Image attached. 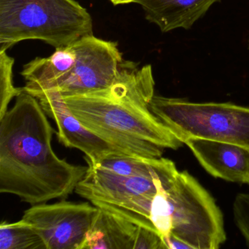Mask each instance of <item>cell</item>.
Here are the masks:
<instances>
[{
  "instance_id": "6da1fadb",
  "label": "cell",
  "mask_w": 249,
  "mask_h": 249,
  "mask_svg": "<svg viewBox=\"0 0 249 249\" xmlns=\"http://www.w3.org/2000/svg\"><path fill=\"white\" fill-rule=\"evenodd\" d=\"M0 119V192L31 205L65 199L88 166L60 159L52 146L54 130L34 96L22 91Z\"/></svg>"
},
{
  "instance_id": "7a4b0ae2",
  "label": "cell",
  "mask_w": 249,
  "mask_h": 249,
  "mask_svg": "<svg viewBox=\"0 0 249 249\" xmlns=\"http://www.w3.org/2000/svg\"><path fill=\"white\" fill-rule=\"evenodd\" d=\"M154 87L151 65H137L108 89L64 98L89 130L128 155L160 158L183 142L150 110Z\"/></svg>"
},
{
  "instance_id": "3957f363",
  "label": "cell",
  "mask_w": 249,
  "mask_h": 249,
  "mask_svg": "<svg viewBox=\"0 0 249 249\" xmlns=\"http://www.w3.org/2000/svg\"><path fill=\"white\" fill-rule=\"evenodd\" d=\"M150 219L162 237L173 236L192 249H217L227 240L221 209L187 171L156 194Z\"/></svg>"
},
{
  "instance_id": "277c9868",
  "label": "cell",
  "mask_w": 249,
  "mask_h": 249,
  "mask_svg": "<svg viewBox=\"0 0 249 249\" xmlns=\"http://www.w3.org/2000/svg\"><path fill=\"white\" fill-rule=\"evenodd\" d=\"M91 35L92 18L75 0H0V51L27 40L59 49Z\"/></svg>"
},
{
  "instance_id": "5b68a950",
  "label": "cell",
  "mask_w": 249,
  "mask_h": 249,
  "mask_svg": "<svg viewBox=\"0 0 249 249\" xmlns=\"http://www.w3.org/2000/svg\"><path fill=\"white\" fill-rule=\"evenodd\" d=\"M149 108L183 144L186 140L196 138L249 148V107L154 95Z\"/></svg>"
},
{
  "instance_id": "8992f818",
  "label": "cell",
  "mask_w": 249,
  "mask_h": 249,
  "mask_svg": "<svg viewBox=\"0 0 249 249\" xmlns=\"http://www.w3.org/2000/svg\"><path fill=\"white\" fill-rule=\"evenodd\" d=\"M72 46L76 55L75 65L55 87L64 97L108 89L137 65L124 59L118 43L94 35L81 37Z\"/></svg>"
},
{
  "instance_id": "52a82bcc",
  "label": "cell",
  "mask_w": 249,
  "mask_h": 249,
  "mask_svg": "<svg viewBox=\"0 0 249 249\" xmlns=\"http://www.w3.org/2000/svg\"><path fill=\"white\" fill-rule=\"evenodd\" d=\"M97 211L88 202L62 199L32 205L21 220L41 237L46 249H81Z\"/></svg>"
},
{
  "instance_id": "ba28073f",
  "label": "cell",
  "mask_w": 249,
  "mask_h": 249,
  "mask_svg": "<svg viewBox=\"0 0 249 249\" xmlns=\"http://www.w3.org/2000/svg\"><path fill=\"white\" fill-rule=\"evenodd\" d=\"M33 96L39 100L46 115L56 124L59 142L67 148L82 151L87 164L94 165L110 156L128 155L84 126L70 110L57 89L44 90Z\"/></svg>"
},
{
  "instance_id": "9c48e42d",
  "label": "cell",
  "mask_w": 249,
  "mask_h": 249,
  "mask_svg": "<svg viewBox=\"0 0 249 249\" xmlns=\"http://www.w3.org/2000/svg\"><path fill=\"white\" fill-rule=\"evenodd\" d=\"M174 178L119 176L88 165V170L75 192L95 206L117 205L134 196L155 195Z\"/></svg>"
},
{
  "instance_id": "30bf717a",
  "label": "cell",
  "mask_w": 249,
  "mask_h": 249,
  "mask_svg": "<svg viewBox=\"0 0 249 249\" xmlns=\"http://www.w3.org/2000/svg\"><path fill=\"white\" fill-rule=\"evenodd\" d=\"M184 144L211 176L227 181L247 183L249 148L231 142L196 138L186 140Z\"/></svg>"
},
{
  "instance_id": "8fae6325",
  "label": "cell",
  "mask_w": 249,
  "mask_h": 249,
  "mask_svg": "<svg viewBox=\"0 0 249 249\" xmlns=\"http://www.w3.org/2000/svg\"><path fill=\"white\" fill-rule=\"evenodd\" d=\"M219 0H138L145 18L162 33L189 30Z\"/></svg>"
},
{
  "instance_id": "7c38bea8",
  "label": "cell",
  "mask_w": 249,
  "mask_h": 249,
  "mask_svg": "<svg viewBox=\"0 0 249 249\" xmlns=\"http://www.w3.org/2000/svg\"><path fill=\"white\" fill-rule=\"evenodd\" d=\"M76 60L73 46L56 49L54 53L47 58L37 57L26 64L21 75L26 81L24 91L33 94L49 89L70 73Z\"/></svg>"
},
{
  "instance_id": "4fadbf2b",
  "label": "cell",
  "mask_w": 249,
  "mask_h": 249,
  "mask_svg": "<svg viewBox=\"0 0 249 249\" xmlns=\"http://www.w3.org/2000/svg\"><path fill=\"white\" fill-rule=\"evenodd\" d=\"M138 226L98 208L81 249H133Z\"/></svg>"
},
{
  "instance_id": "5bb4252c",
  "label": "cell",
  "mask_w": 249,
  "mask_h": 249,
  "mask_svg": "<svg viewBox=\"0 0 249 249\" xmlns=\"http://www.w3.org/2000/svg\"><path fill=\"white\" fill-rule=\"evenodd\" d=\"M88 164L113 174L136 177L172 179L178 173L176 164L167 158H142L129 155L110 156L97 164Z\"/></svg>"
},
{
  "instance_id": "9a60e30c",
  "label": "cell",
  "mask_w": 249,
  "mask_h": 249,
  "mask_svg": "<svg viewBox=\"0 0 249 249\" xmlns=\"http://www.w3.org/2000/svg\"><path fill=\"white\" fill-rule=\"evenodd\" d=\"M0 249H46L41 237L22 220L0 225Z\"/></svg>"
},
{
  "instance_id": "2e32d148",
  "label": "cell",
  "mask_w": 249,
  "mask_h": 249,
  "mask_svg": "<svg viewBox=\"0 0 249 249\" xmlns=\"http://www.w3.org/2000/svg\"><path fill=\"white\" fill-rule=\"evenodd\" d=\"M14 59L7 51H0V119L3 117L11 100L18 95L22 88L14 87L13 68Z\"/></svg>"
},
{
  "instance_id": "e0dca14e",
  "label": "cell",
  "mask_w": 249,
  "mask_h": 249,
  "mask_svg": "<svg viewBox=\"0 0 249 249\" xmlns=\"http://www.w3.org/2000/svg\"><path fill=\"white\" fill-rule=\"evenodd\" d=\"M232 208L236 227L249 247V194H238L233 202Z\"/></svg>"
},
{
  "instance_id": "ac0fdd59",
  "label": "cell",
  "mask_w": 249,
  "mask_h": 249,
  "mask_svg": "<svg viewBox=\"0 0 249 249\" xmlns=\"http://www.w3.org/2000/svg\"><path fill=\"white\" fill-rule=\"evenodd\" d=\"M133 249H166L162 237L158 231L138 227Z\"/></svg>"
},
{
  "instance_id": "d6986e66",
  "label": "cell",
  "mask_w": 249,
  "mask_h": 249,
  "mask_svg": "<svg viewBox=\"0 0 249 249\" xmlns=\"http://www.w3.org/2000/svg\"><path fill=\"white\" fill-rule=\"evenodd\" d=\"M162 238L166 249H192L190 246L173 236H168Z\"/></svg>"
},
{
  "instance_id": "ffe728a7",
  "label": "cell",
  "mask_w": 249,
  "mask_h": 249,
  "mask_svg": "<svg viewBox=\"0 0 249 249\" xmlns=\"http://www.w3.org/2000/svg\"><path fill=\"white\" fill-rule=\"evenodd\" d=\"M113 5H123V4L132 3V2H135L137 3L138 0H110Z\"/></svg>"
},
{
  "instance_id": "44dd1931",
  "label": "cell",
  "mask_w": 249,
  "mask_h": 249,
  "mask_svg": "<svg viewBox=\"0 0 249 249\" xmlns=\"http://www.w3.org/2000/svg\"><path fill=\"white\" fill-rule=\"evenodd\" d=\"M247 183H249V179H248V180H247Z\"/></svg>"
}]
</instances>
